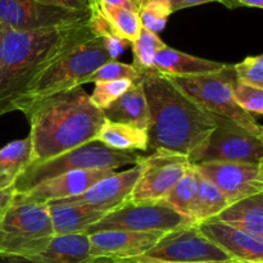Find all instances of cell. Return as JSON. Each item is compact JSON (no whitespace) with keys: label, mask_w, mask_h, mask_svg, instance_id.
I'll return each instance as SVG.
<instances>
[{"label":"cell","mask_w":263,"mask_h":263,"mask_svg":"<svg viewBox=\"0 0 263 263\" xmlns=\"http://www.w3.org/2000/svg\"><path fill=\"white\" fill-rule=\"evenodd\" d=\"M2 25V23H0ZM94 32L89 17L62 27L17 31L2 25L0 112H13L15 102L36 77Z\"/></svg>","instance_id":"obj_1"},{"label":"cell","mask_w":263,"mask_h":263,"mask_svg":"<svg viewBox=\"0 0 263 263\" xmlns=\"http://www.w3.org/2000/svg\"><path fill=\"white\" fill-rule=\"evenodd\" d=\"M140 82L148 105V151L189 157L215 130L213 115L156 69L141 72Z\"/></svg>","instance_id":"obj_2"},{"label":"cell","mask_w":263,"mask_h":263,"mask_svg":"<svg viewBox=\"0 0 263 263\" xmlns=\"http://www.w3.org/2000/svg\"><path fill=\"white\" fill-rule=\"evenodd\" d=\"M25 115L31 127V164L94 141L104 122L103 112L81 86L44 98Z\"/></svg>","instance_id":"obj_3"},{"label":"cell","mask_w":263,"mask_h":263,"mask_svg":"<svg viewBox=\"0 0 263 263\" xmlns=\"http://www.w3.org/2000/svg\"><path fill=\"white\" fill-rule=\"evenodd\" d=\"M113 61L102 37L92 35L54 62L25 90L13 110L25 113L33 103L85 84L99 67Z\"/></svg>","instance_id":"obj_4"},{"label":"cell","mask_w":263,"mask_h":263,"mask_svg":"<svg viewBox=\"0 0 263 263\" xmlns=\"http://www.w3.org/2000/svg\"><path fill=\"white\" fill-rule=\"evenodd\" d=\"M141 157L143 156L135 152L115 151L94 140L48 161L30 164L22 174L18 175L13 187L15 194H22L46 180L67 172L82 170H117L127 164H138L141 161Z\"/></svg>","instance_id":"obj_5"},{"label":"cell","mask_w":263,"mask_h":263,"mask_svg":"<svg viewBox=\"0 0 263 263\" xmlns=\"http://www.w3.org/2000/svg\"><path fill=\"white\" fill-rule=\"evenodd\" d=\"M53 235L48 205L13 200L0 215V258L26 261L44 251Z\"/></svg>","instance_id":"obj_6"},{"label":"cell","mask_w":263,"mask_h":263,"mask_svg":"<svg viewBox=\"0 0 263 263\" xmlns=\"http://www.w3.org/2000/svg\"><path fill=\"white\" fill-rule=\"evenodd\" d=\"M168 77V76H167ZM185 95L198 105L243 127L256 138L263 140V128L256 118L241 109L233 97V86L236 81L235 72L231 64L215 73L198 76L168 77Z\"/></svg>","instance_id":"obj_7"},{"label":"cell","mask_w":263,"mask_h":263,"mask_svg":"<svg viewBox=\"0 0 263 263\" xmlns=\"http://www.w3.org/2000/svg\"><path fill=\"white\" fill-rule=\"evenodd\" d=\"M215 130L187 158L192 164L221 163L263 164V140L256 138L233 121L213 115Z\"/></svg>","instance_id":"obj_8"},{"label":"cell","mask_w":263,"mask_h":263,"mask_svg":"<svg viewBox=\"0 0 263 263\" xmlns=\"http://www.w3.org/2000/svg\"><path fill=\"white\" fill-rule=\"evenodd\" d=\"M195 223L192 218L182 216L162 202H128L108 212L102 220L84 231L86 235L98 231H168Z\"/></svg>","instance_id":"obj_9"},{"label":"cell","mask_w":263,"mask_h":263,"mask_svg":"<svg viewBox=\"0 0 263 263\" xmlns=\"http://www.w3.org/2000/svg\"><path fill=\"white\" fill-rule=\"evenodd\" d=\"M134 259L171 263L233 261L228 253L200 233L197 223L168 231L144 256Z\"/></svg>","instance_id":"obj_10"},{"label":"cell","mask_w":263,"mask_h":263,"mask_svg":"<svg viewBox=\"0 0 263 263\" xmlns=\"http://www.w3.org/2000/svg\"><path fill=\"white\" fill-rule=\"evenodd\" d=\"M140 164V176L128 197V202H161L192 166L186 156L163 149L141 157Z\"/></svg>","instance_id":"obj_11"},{"label":"cell","mask_w":263,"mask_h":263,"mask_svg":"<svg viewBox=\"0 0 263 263\" xmlns=\"http://www.w3.org/2000/svg\"><path fill=\"white\" fill-rule=\"evenodd\" d=\"M89 17V10H72L36 0H0V23L17 31L62 27Z\"/></svg>","instance_id":"obj_12"},{"label":"cell","mask_w":263,"mask_h":263,"mask_svg":"<svg viewBox=\"0 0 263 263\" xmlns=\"http://www.w3.org/2000/svg\"><path fill=\"white\" fill-rule=\"evenodd\" d=\"M193 167L199 176L217 186L230 204L263 193V164L207 162Z\"/></svg>","instance_id":"obj_13"},{"label":"cell","mask_w":263,"mask_h":263,"mask_svg":"<svg viewBox=\"0 0 263 263\" xmlns=\"http://www.w3.org/2000/svg\"><path fill=\"white\" fill-rule=\"evenodd\" d=\"M164 234L161 231L108 230L98 231L87 236L92 257L120 262L144 256Z\"/></svg>","instance_id":"obj_14"},{"label":"cell","mask_w":263,"mask_h":263,"mask_svg":"<svg viewBox=\"0 0 263 263\" xmlns=\"http://www.w3.org/2000/svg\"><path fill=\"white\" fill-rule=\"evenodd\" d=\"M141 172V164H134L130 170L123 172H113L85 190L82 194L66 199L54 200L48 204H82L92 207L115 210L130 197Z\"/></svg>","instance_id":"obj_15"},{"label":"cell","mask_w":263,"mask_h":263,"mask_svg":"<svg viewBox=\"0 0 263 263\" xmlns=\"http://www.w3.org/2000/svg\"><path fill=\"white\" fill-rule=\"evenodd\" d=\"M115 170H82L71 171L67 174L49 179L41 184L36 185L28 192L15 194L14 200L21 203H39L48 204L54 200L80 195L97 184L103 177L112 175Z\"/></svg>","instance_id":"obj_16"},{"label":"cell","mask_w":263,"mask_h":263,"mask_svg":"<svg viewBox=\"0 0 263 263\" xmlns=\"http://www.w3.org/2000/svg\"><path fill=\"white\" fill-rule=\"evenodd\" d=\"M200 233L233 259L243 263H263V240L248 235L216 218L197 223Z\"/></svg>","instance_id":"obj_17"},{"label":"cell","mask_w":263,"mask_h":263,"mask_svg":"<svg viewBox=\"0 0 263 263\" xmlns=\"http://www.w3.org/2000/svg\"><path fill=\"white\" fill-rule=\"evenodd\" d=\"M26 261L31 263H116L92 257L89 236L85 233L53 235L44 251Z\"/></svg>","instance_id":"obj_18"},{"label":"cell","mask_w":263,"mask_h":263,"mask_svg":"<svg viewBox=\"0 0 263 263\" xmlns=\"http://www.w3.org/2000/svg\"><path fill=\"white\" fill-rule=\"evenodd\" d=\"M228 64L210 59L198 58L190 54L164 46L154 58V69L168 77L198 76L215 73L223 69Z\"/></svg>","instance_id":"obj_19"},{"label":"cell","mask_w":263,"mask_h":263,"mask_svg":"<svg viewBox=\"0 0 263 263\" xmlns=\"http://www.w3.org/2000/svg\"><path fill=\"white\" fill-rule=\"evenodd\" d=\"M54 235L84 233L112 210L82 204H46Z\"/></svg>","instance_id":"obj_20"},{"label":"cell","mask_w":263,"mask_h":263,"mask_svg":"<svg viewBox=\"0 0 263 263\" xmlns=\"http://www.w3.org/2000/svg\"><path fill=\"white\" fill-rule=\"evenodd\" d=\"M213 218L263 240V193L231 203Z\"/></svg>","instance_id":"obj_21"},{"label":"cell","mask_w":263,"mask_h":263,"mask_svg":"<svg viewBox=\"0 0 263 263\" xmlns=\"http://www.w3.org/2000/svg\"><path fill=\"white\" fill-rule=\"evenodd\" d=\"M104 120L110 122L128 123L146 131L148 128V105L140 81L131 85L130 89L116 102L102 110Z\"/></svg>","instance_id":"obj_22"},{"label":"cell","mask_w":263,"mask_h":263,"mask_svg":"<svg viewBox=\"0 0 263 263\" xmlns=\"http://www.w3.org/2000/svg\"><path fill=\"white\" fill-rule=\"evenodd\" d=\"M95 141H99L103 145L115 151H148L146 131L128 123L110 122L104 120L95 136Z\"/></svg>","instance_id":"obj_23"},{"label":"cell","mask_w":263,"mask_h":263,"mask_svg":"<svg viewBox=\"0 0 263 263\" xmlns=\"http://www.w3.org/2000/svg\"><path fill=\"white\" fill-rule=\"evenodd\" d=\"M197 182V197H195L192 217L195 223H199L218 216L230 203L221 193V190L204 177L198 175Z\"/></svg>","instance_id":"obj_24"},{"label":"cell","mask_w":263,"mask_h":263,"mask_svg":"<svg viewBox=\"0 0 263 263\" xmlns=\"http://www.w3.org/2000/svg\"><path fill=\"white\" fill-rule=\"evenodd\" d=\"M198 174L195 168L192 166L186 170L184 176L177 181V184L172 187L170 194L161 200L166 205L171 207L176 212L181 213L182 216L192 218L193 207H194L195 197H197V189H198V182H197ZM194 221V220H193Z\"/></svg>","instance_id":"obj_25"},{"label":"cell","mask_w":263,"mask_h":263,"mask_svg":"<svg viewBox=\"0 0 263 263\" xmlns=\"http://www.w3.org/2000/svg\"><path fill=\"white\" fill-rule=\"evenodd\" d=\"M98 5H99L100 12L108 21L113 31L123 40L128 41L130 44L133 43L141 30V23L139 20L138 12L127 9V8L107 4V3H103L100 0H98Z\"/></svg>","instance_id":"obj_26"},{"label":"cell","mask_w":263,"mask_h":263,"mask_svg":"<svg viewBox=\"0 0 263 263\" xmlns=\"http://www.w3.org/2000/svg\"><path fill=\"white\" fill-rule=\"evenodd\" d=\"M32 144L30 135L25 139L14 140L0 149V175L17 179L31 164Z\"/></svg>","instance_id":"obj_27"},{"label":"cell","mask_w":263,"mask_h":263,"mask_svg":"<svg viewBox=\"0 0 263 263\" xmlns=\"http://www.w3.org/2000/svg\"><path fill=\"white\" fill-rule=\"evenodd\" d=\"M134 54V63L138 71H151L154 69V58L166 44L161 40L158 35L141 27L140 32L135 40L131 43Z\"/></svg>","instance_id":"obj_28"},{"label":"cell","mask_w":263,"mask_h":263,"mask_svg":"<svg viewBox=\"0 0 263 263\" xmlns=\"http://www.w3.org/2000/svg\"><path fill=\"white\" fill-rule=\"evenodd\" d=\"M138 14L141 27L158 35L164 30L172 13L162 0H146L139 9Z\"/></svg>","instance_id":"obj_29"},{"label":"cell","mask_w":263,"mask_h":263,"mask_svg":"<svg viewBox=\"0 0 263 263\" xmlns=\"http://www.w3.org/2000/svg\"><path fill=\"white\" fill-rule=\"evenodd\" d=\"M141 72L138 71L133 64L122 63L117 61H109L103 64L92 74L87 77L85 84L100 81H118V80H130L136 82L140 81Z\"/></svg>","instance_id":"obj_30"},{"label":"cell","mask_w":263,"mask_h":263,"mask_svg":"<svg viewBox=\"0 0 263 263\" xmlns=\"http://www.w3.org/2000/svg\"><path fill=\"white\" fill-rule=\"evenodd\" d=\"M133 84L134 82L130 80L95 82L94 91L90 95V100L95 107L99 108L100 110H104L113 102H116L121 95L125 94Z\"/></svg>","instance_id":"obj_31"},{"label":"cell","mask_w":263,"mask_h":263,"mask_svg":"<svg viewBox=\"0 0 263 263\" xmlns=\"http://www.w3.org/2000/svg\"><path fill=\"white\" fill-rule=\"evenodd\" d=\"M233 97L236 104L254 118L256 116H262L263 89L235 81L233 86Z\"/></svg>","instance_id":"obj_32"},{"label":"cell","mask_w":263,"mask_h":263,"mask_svg":"<svg viewBox=\"0 0 263 263\" xmlns=\"http://www.w3.org/2000/svg\"><path fill=\"white\" fill-rule=\"evenodd\" d=\"M236 81L263 89V55L247 57L233 66Z\"/></svg>","instance_id":"obj_33"},{"label":"cell","mask_w":263,"mask_h":263,"mask_svg":"<svg viewBox=\"0 0 263 263\" xmlns=\"http://www.w3.org/2000/svg\"><path fill=\"white\" fill-rule=\"evenodd\" d=\"M43 4L53 5V7L66 8L72 10H87L86 0H36Z\"/></svg>","instance_id":"obj_34"},{"label":"cell","mask_w":263,"mask_h":263,"mask_svg":"<svg viewBox=\"0 0 263 263\" xmlns=\"http://www.w3.org/2000/svg\"><path fill=\"white\" fill-rule=\"evenodd\" d=\"M162 2L168 7L171 13H174L177 12V10L185 9V8L197 7V5L205 4V3L218 2V0H162Z\"/></svg>","instance_id":"obj_35"},{"label":"cell","mask_w":263,"mask_h":263,"mask_svg":"<svg viewBox=\"0 0 263 263\" xmlns=\"http://www.w3.org/2000/svg\"><path fill=\"white\" fill-rule=\"evenodd\" d=\"M218 3L230 8V9H235V8L239 7L258 8V9H261L263 7V0H218Z\"/></svg>","instance_id":"obj_36"},{"label":"cell","mask_w":263,"mask_h":263,"mask_svg":"<svg viewBox=\"0 0 263 263\" xmlns=\"http://www.w3.org/2000/svg\"><path fill=\"white\" fill-rule=\"evenodd\" d=\"M15 198V190L13 186L0 189V215L4 212L7 208L10 207Z\"/></svg>","instance_id":"obj_37"},{"label":"cell","mask_w":263,"mask_h":263,"mask_svg":"<svg viewBox=\"0 0 263 263\" xmlns=\"http://www.w3.org/2000/svg\"><path fill=\"white\" fill-rule=\"evenodd\" d=\"M103 3H107V4H112V5H117V7H123V8H127V9L131 10H135V7L133 5V3L130 0H100Z\"/></svg>","instance_id":"obj_38"},{"label":"cell","mask_w":263,"mask_h":263,"mask_svg":"<svg viewBox=\"0 0 263 263\" xmlns=\"http://www.w3.org/2000/svg\"><path fill=\"white\" fill-rule=\"evenodd\" d=\"M116 263H171V262H156V261H140V259H127V261H120ZM192 263H243L233 259V261H226V262H192Z\"/></svg>","instance_id":"obj_39"},{"label":"cell","mask_w":263,"mask_h":263,"mask_svg":"<svg viewBox=\"0 0 263 263\" xmlns=\"http://www.w3.org/2000/svg\"><path fill=\"white\" fill-rule=\"evenodd\" d=\"M13 184H14V179H12L9 176H5V175H0V189L13 186Z\"/></svg>","instance_id":"obj_40"},{"label":"cell","mask_w":263,"mask_h":263,"mask_svg":"<svg viewBox=\"0 0 263 263\" xmlns=\"http://www.w3.org/2000/svg\"><path fill=\"white\" fill-rule=\"evenodd\" d=\"M130 2L133 3V5H134V7H135L136 12H139V9H140V8H141V5H143L144 3L146 2V0H130Z\"/></svg>","instance_id":"obj_41"},{"label":"cell","mask_w":263,"mask_h":263,"mask_svg":"<svg viewBox=\"0 0 263 263\" xmlns=\"http://www.w3.org/2000/svg\"><path fill=\"white\" fill-rule=\"evenodd\" d=\"M0 43H2V25H0Z\"/></svg>","instance_id":"obj_42"},{"label":"cell","mask_w":263,"mask_h":263,"mask_svg":"<svg viewBox=\"0 0 263 263\" xmlns=\"http://www.w3.org/2000/svg\"><path fill=\"white\" fill-rule=\"evenodd\" d=\"M0 116H2V112H0Z\"/></svg>","instance_id":"obj_43"}]
</instances>
